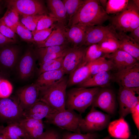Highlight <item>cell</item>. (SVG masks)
Here are the masks:
<instances>
[{
	"label": "cell",
	"instance_id": "obj_18",
	"mask_svg": "<svg viewBox=\"0 0 139 139\" xmlns=\"http://www.w3.org/2000/svg\"><path fill=\"white\" fill-rule=\"evenodd\" d=\"M103 56L111 61L117 72L130 67L138 63V61L131 55L120 49L112 53L105 55Z\"/></svg>",
	"mask_w": 139,
	"mask_h": 139
},
{
	"label": "cell",
	"instance_id": "obj_42",
	"mask_svg": "<svg viewBox=\"0 0 139 139\" xmlns=\"http://www.w3.org/2000/svg\"><path fill=\"white\" fill-rule=\"evenodd\" d=\"M13 87L11 83L5 79L0 82V98L9 97L13 91Z\"/></svg>",
	"mask_w": 139,
	"mask_h": 139
},
{
	"label": "cell",
	"instance_id": "obj_7",
	"mask_svg": "<svg viewBox=\"0 0 139 139\" xmlns=\"http://www.w3.org/2000/svg\"><path fill=\"white\" fill-rule=\"evenodd\" d=\"M24 118L18 97L0 98V123L8 124L19 122Z\"/></svg>",
	"mask_w": 139,
	"mask_h": 139
},
{
	"label": "cell",
	"instance_id": "obj_24",
	"mask_svg": "<svg viewBox=\"0 0 139 139\" xmlns=\"http://www.w3.org/2000/svg\"><path fill=\"white\" fill-rule=\"evenodd\" d=\"M119 41L120 49L127 53L139 60V44L128 36L126 33L117 32Z\"/></svg>",
	"mask_w": 139,
	"mask_h": 139
},
{
	"label": "cell",
	"instance_id": "obj_33",
	"mask_svg": "<svg viewBox=\"0 0 139 139\" xmlns=\"http://www.w3.org/2000/svg\"><path fill=\"white\" fill-rule=\"evenodd\" d=\"M129 0H108L105 11L108 14H116L123 10L127 6Z\"/></svg>",
	"mask_w": 139,
	"mask_h": 139
},
{
	"label": "cell",
	"instance_id": "obj_41",
	"mask_svg": "<svg viewBox=\"0 0 139 139\" xmlns=\"http://www.w3.org/2000/svg\"><path fill=\"white\" fill-rule=\"evenodd\" d=\"M58 20L55 18L47 15H44L39 21L36 30H40L49 28Z\"/></svg>",
	"mask_w": 139,
	"mask_h": 139
},
{
	"label": "cell",
	"instance_id": "obj_43",
	"mask_svg": "<svg viewBox=\"0 0 139 139\" xmlns=\"http://www.w3.org/2000/svg\"><path fill=\"white\" fill-rule=\"evenodd\" d=\"M37 139H63L62 132L53 128L47 129Z\"/></svg>",
	"mask_w": 139,
	"mask_h": 139
},
{
	"label": "cell",
	"instance_id": "obj_34",
	"mask_svg": "<svg viewBox=\"0 0 139 139\" xmlns=\"http://www.w3.org/2000/svg\"><path fill=\"white\" fill-rule=\"evenodd\" d=\"M64 56L61 57L45 62L39 65L38 69V75L47 71L58 70L63 68V60Z\"/></svg>",
	"mask_w": 139,
	"mask_h": 139
},
{
	"label": "cell",
	"instance_id": "obj_15",
	"mask_svg": "<svg viewBox=\"0 0 139 139\" xmlns=\"http://www.w3.org/2000/svg\"><path fill=\"white\" fill-rule=\"evenodd\" d=\"M37 58L34 50L28 49L18 62L17 70L20 78L27 79L33 74Z\"/></svg>",
	"mask_w": 139,
	"mask_h": 139
},
{
	"label": "cell",
	"instance_id": "obj_11",
	"mask_svg": "<svg viewBox=\"0 0 139 139\" xmlns=\"http://www.w3.org/2000/svg\"><path fill=\"white\" fill-rule=\"evenodd\" d=\"M106 88H100L91 106L98 107L109 115H113L117 109L115 95L112 90Z\"/></svg>",
	"mask_w": 139,
	"mask_h": 139
},
{
	"label": "cell",
	"instance_id": "obj_13",
	"mask_svg": "<svg viewBox=\"0 0 139 139\" xmlns=\"http://www.w3.org/2000/svg\"><path fill=\"white\" fill-rule=\"evenodd\" d=\"M87 47H70L64 56L63 69L65 74H70L82 63Z\"/></svg>",
	"mask_w": 139,
	"mask_h": 139
},
{
	"label": "cell",
	"instance_id": "obj_20",
	"mask_svg": "<svg viewBox=\"0 0 139 139\" xmlns=\"http://www.w3.org/2000/svg\"><path fill=\"white\" fill-rule=\"evenodd\" d=\"M67 27H65V34L68 42L71 43L72 47L84 46L86 26L75 25Z\"/></svg>",
	"mask_w": 139,
	"mask_h": 139
},
{
	"label": "cell",
	"instance_id": "obj_3",
	"mask_svg": "<svg viewBox=\"0 0 139 139\" xmlns=\"http://www.w3.org/2000/svg\"><path fill=\"white\" fill-rule=\"evenodd\" d=\"M67 81L64 77L54 85L40 89L39 99L59 112L65 110Z\"/></svg>",
	"mask_w": 139,
	"mask_h": 139
},
{
	"label": "cell",
	"instance_id": "obj_53",
	"mask_svg": "<svg viewBox=\"0 0 139 139\" xmlns=\"http://www.w3.org/2000/svg\"><path fill=\"white\" fill-rule=\"evenodd\" d=\"M0 139H7L2 134H0Z\"/></svg>",
	"mask_w": 139,
	"mask_h": 139
},
{
	"label": "cell",
	"instance_id": "obj_44",
	"mask_svg": "<svg viewBox=\"0 0 139 139\" xmlns=\"http://www.w3.org/2000/svg\"><path fill=\"white\" fill-rule=\"evenodd\" d=\"M70 47L58 53L44 55L36 57L39 62V65L44 63L65 56Z\"/></svg>",
	"mask_w": 139,
	"mask_h": 139
},
{
	"label": "cell",
	"instance_id": "obj_55",
	"mask_svg": "<svg viewBox=\"0 0 139 139\" xmlns=\"http://www.w3.org/2000/svg\"><path fill=\"white\" fill-rule=\"evenodd\" d=\"M131 139H136L134 137L132 138Z\"/></svg>",
	"mask_w": 139,
	"mask_h": 139
},
{
	"label": "cell",
	"instance_id": "obj_50",
	"mask_svg": "<svg viewBox=\"0 0 139 139\" xmlns=\"http://www.w3.org/2000/svg\"><path fill=\"white\" fill-rule=\"evenodd\" d=\"M132 1L135 5L138 8H139V0H133Z\"/></svg>",
	"mask_w": 139,
	"mask_h": 139
},
{
	"label": "cell",
	"instance_id": "obj_56",
	"mask_svg": "<svg viewBox=\"0 0 139 139\" xmlns=\"http://www.w3.org/2000/svg\"><path fill=\"white\" fill-rule=\"evenodd\" d=\"M31 139L30 138H25L24 139Z\"/></svg>",
	"mask_w": 139,
	"mask_h": 139
},
{
	"label": "cell",
	"instance_id": "obj_2",
	"mask_svg": "<svg viewBox=\"0 0 139 139\" xmlns=\"http://www.w3.org/2000/svg\"><path fill=\"white\" fill-rule=\"evenodd\" d=\"M100 88L79 87L69 90L66 93V109L76 111L80 114L84 112Z\"/></svg>",
	"mask_w": 139,
	"mask_h": 139
},
{
	"label": "cell",
	"instance_id": "obj_52",
	"mask_svg": "<svg viewBox=\"0 0 139 139\" xmlns=\"http://www.w3.org/2000/svg\"><path fill=\"white\" fill-rule=\"evenodd\" d=\"M95 139H111V138L110 136H108L102 138H100L98 137L96 138Z\"/></svg>",
	"mask_w": 139,
	"mask_h": 139
},
{
	"label": "cell",
	"instance_id": "obj_26",
	"mask_svg": "<svg viewBox=\"0 0 139 139\" xmlns=\"http://www.w3.org/2000/svg\"><path fill=\"white\" fill-rule=\"evenodd\" d=\"M48 7L50 11L49 15L58 20V23L65 26L67 20L64 4L60 0H48L46 1Z\"/></svg>",
	"mask_w": 139,
	"mask_h": 139
},
{
	"label": "cell",
	"instance_id": "obj_29",
	"mask_svg": "<svg viewBox=\"0 0 139 139\" xmlns=\"http://www.w3.org/2000/svg\"><path fill=\"white\" fill-rule=\"evenodd\" d=\"M90 70L91 75L101 72L115 70L111 61L102 56L90 62Z\"/></svg>",
	"mask_w": 139,
	"mask_h": 139
},
{
	"label": "cell",
	"instance_id": "obj_25",
	"mask_svg": "<svg viewBox=\"0 0 139 139\" xmlns=\"http://www.w3.org/2000/svg\"><path fill=\"white\" fill-rule=\"evenodd\" d=\"M90 62L82 63L70 74L67 86L78 85L84 81L90 75Z\"/></svg>",
	"mask_w": 139,
	"mask_h": 139
},
{
	"label": "cell",
	"instance_id": "obj_46",
	"mask_svg": "<svg viewBox=\"0 0 139 139\" xmlns=\"http://www.w3.org/2000/svg\"><path fill=\"white\" fill-rule=\"evenodd\" d=\"M131 114L135 125L139 130V103L133 109Z\"/></svg>",
	"mask_w": 139,
	"mask_h": 139
},
{
	"label": "cell",
	"instance_id": "obj_38",
	"mask_svg": "<svg viewBox=\"0 0 139 139\" xmlns=\"http://www.w3.org/2000/svg\"><path fill=\"white\" fill-rule=\"evenodd\" d=\"M44 15L21 16L20 21L30 31H32L36 29L39 21Z\"/></svg>",
	"mask_w": 139,
	"mask_h": 139
},
{
	"label": "cell",
	"instance_id": "obj_37",
	"mask_svg": "<svg viewBox=\"0 0 139 139\" xmlns=\"http://www.w3.org/2000/svg\"><path fill=\"white\" fill-rule=\"evenodd\" d=\"M63 139H95L99 137L96 132L82 133L65 131L62 132Z\"/></svg>",
	"mask_w": 139,
	"mask_h": 139
},
{
	"label": "cell",
	"instance_id": "obj_48",
	"mask_svg": "<svg viewBox=\"0 0 139 139\" xmlns=\"http://www.w3.org/2000/svg\"><path fill=\"white\" fill-rule=\"evenodd\" d=\"M128 36L139 44V27L130 32Z\"/></svg>",
	"mask_w": 139,
	"mask_h": 139
},
{
	"label": "cell",
	"instance_id": "obj_14",
	"mask_svg": "<svg viewBox=\"0 0 139 139\" xmlns=\"http://www.w3.org/2000/svg\"><path fill=\"white\" fill-rule=\"evenodd\" d=\"M2 47L0 50V72L5 75L17 64L19 50L17 47L10 45Z\"/></svg>",
	"mask_w": 139,
	"mask_h": 139
},
{
	"label": "cell",
	"instance_id": "obj_27",
	"mask_svg": "<svg viewBox=\"0 0 139 139\" xmlns=\"http://www.w3.org/2000/svg\"><path fill=\"white\" fill-rule=\"evenodd\" d=\"M108 127L109 133L115 137L126 138L129 135V126L124 118H120L110 122Z\"/></svg>",
	"mask_w": 139,
	"mask_h": 139
},
{
	"label": "cell",
	"instance_id": "obj_23",
	"mask_svg": "<svg viewBox=\"0 0 139 139\" xmlns=\"http://www.w3.org/2000/svg\"><path fill=\"white\" fill-rule=\"evenodd\" d=\"M65 74L63 68L45 72L38 75L35 83L40 87V89L47 88L61 80Z\"/></svg>",
	"mask_w": 139,
	"mask_h": 139
},
{
	"label": "cell",
	"instance_id": "obj_31",
	"mask_svg": "<svg viewBox=\"0 0 139 139\" xmlns=\"http://www.w3.org/2000/svg\"><path fill=\"white\" fill-rule=\"evenodd\" d=\"M101 51L105 55L112 53L119 49V41L116 37H108L98 44Z\"/></svg>",
	"mask_w": 139,
	"mask_h": 139
},
{
	"label": "cell",
	"instance_id": "obj_54",
	"mask_svg": "<svg viewBox=\"0 0 139 139\" xmlns=\"http://www.w3.org/2000/svg\"><path fill=\"white\" fill-rule=\"evenodd\" d=\"M4 127L3 126H0V134H2V132Z\"/></svg>",
	"mask_w": 139,
	"mask_h": 139
},
{
	"label": "cell",
	"instance_id": "obj_30",
	"mask_svg": "<svg viewBox=\"0 0 139 139\" xmlns=\"http://www.w3.org/2000/svg\"><path fill=\"white\" fill-rule=\"evenodd\" d=\"M8 8L3 16L0 19L16 33V29L19 21V14L14 9Z\"/></svg>",
	"mask_w": 139,
	"mask_h": 139
},
{
	"label": "cell",
	"instance_id": "obj_12",
	"mask_svg": "<svg viewBox=\"0 0 139 139\" xmlns=\"http://www.w3.org/2000/svg\"><path fill=\"white\" fill-rule=\"evenodd\" d=\"M113 80L119 87L124 88L139 87V64L116 72L112 75Z\"/></svg>",
	"mask_w": 139,
	"mask_h": 139
},
{
	"label": "cell",
	"instance_id": "obj_51",
	"mask_svg": "<svg viewBox=\"0 0 139 139\" xmlns=\"http://www.w3.org/2000/svg\"><path fill=\"white\" fill-rule=\"evenodd\" d=\"M5 76L0 72V82L2 79H5Z\"/></svg>",
	"mask_w": 139,
	"mask_h": 139
},
{
	"label": "cell",
	"instance_id": "obj_5",
	"mask_svg": "<svg viewBox=\"0 0 139 139\" xmlns=\"http://www.w3.org/2000/svg\"><path fill=\"white\" fill-rule=\"evenodd\" d=\"M81 115L73 110L66 109L45 118V122L65 131L81 133L80 127L83 120Z\"/></svg>",
	"mask_w": 139,
	"mask_h": 139
},
{
	"label": "cell",
	"instance_id": "obj_16",
	"mask_svg": "<svg viewBox=\"0 0 139 139\" xmlns=\"http://www.w3.org/2000/svg\"><path fill=\"white\" fill-rule=\"evenodd\" d=\"M40 87L34 83L22 88L18 94L20 106L23 110L32 106L39 99Z\"/></svg>",
	"mask_w": 139,
	"mask_h": 139
},
{
	"label": "cell",
	"instance_id": "obj_32",
	"mask_svg": "<svg viewBox=\"0 0 139 139\" xmlns=\"http://www.w3.org/2000/svg\"><path fill=\"white\" fill-rule=\"evenodd\" d=\"M104 55L98 44L90 45L87 47L82 63H89Z\"/></svg>",
	"mask_w": 139,
	"mask_h": 139
},
{
	"label": "cell",
	"instance_id": "obj_17",
	"mask_svg": "<svg viewBox=\"0 0 139 139\" xmlns=\"http://www.w3.org/2000/svg\"><path fill=\"white\" fill-rule=\"evenodd\" d=\"M58 112L39 99L31 107L23 111V116L24 118L42 120Z\"/></svg>",
	"mask_w": 139,
	"mask_h": 139
},
{
	"label": "cell",
	"instance_id": "obj_39",
	"mask_svg": "<svg viewBox=\"0 0 139 139\" xmlns=\"http://www.w3.org/2000/svg\"><path fill=\"white\" fill-rule=\"evenodd\" d=\"M56 25V24H54L49 28L40 30H35L32 31L34 44L40 43L45 41L51 34Z\"/></svg>",
	"mask_w": 139,
	"mask_h": 139
},
{
	"label": "cell",
	"instance_id": "obj_8",
	"mask_svg": "<svg viewBox=\"0 0 139 139\" xmlns=\"http://www.w3.org/2000/svg\"><path fill=\"white\" fill-rule=\"evenodd\" d=\"M7 7L15 10L21 16L49 14L43 1L38 0H9Z\"/></svg>",
	"mask_w": 139,
	"mask_h": 139
},
{
	"label": "cell",
	"instance_id": "obj_36",
	"mask_svg": "<svg viewBox=\"0 0 139 139\" xmlns=\"http://www.w3.org/2000/svg\"><path fill=\"white\" fill-rule=\"evenodd\" d=\"M68 44L59 46L36 48L34 51L36 57L44 55L58 53L70 48L68 45Z\"/></svg>",
	"mask_w": 139,
	"mask_h": 139
},
{
	"label": "cell",
	"instance_id": "obj_21",
	"mask_svg": "<svg viewBox=\"0 0 139 139\" xmlns=\"http://www.w3.org/2000/svg\"><path fill=\"white\" fill-rule=\"evenodd\" d=\"M113 80L110 71L101 72L90 75L84 81L78 85L79 87L105 88L109 86Z\"/></svg>",
	"mask_w": 139,
	"mask_h": 139
},
{
	"label": "cell",
	"instance_id": "obj_49",
	"mask_svg": "<svg viewBox=\"0 0 139 139\" xmlns=\"http://www.w3.org/2000/svg\"><path fill=\"white\" fill-rule=\"evenodd\" d=\"M99 1L103 8L105 10L108 1L107 0H99Z\"/></svg>",
	"mask_w": 139,
	"mask_h": 139
},
{
	"label": "cell",
	"instance_id": "obj_10",
	"mask_svg": "<svg viewBox=\"0 0 139 139\" xmlns=\"http://www.w3.org/2000/svg\"><path fill=\"white\" fill-rule=\"evenodd\" d=\"M111 37L118 39L117 32L110 24L106 26L97 25L86 26V36L84 46L98 44Z\"/></svg>",
	"mask_w": 139,
	"mask_h": 139
},
{
	"label": "cell",
	"instance_id": "obj_22",
	"mask_svg": "<svg viewBox=\"0 0 139 139\" xmlns=\"http://www.w3.org/2000/svg\"><path fill=\"white\" fill-rule=\"evenodd\" d=\"M19 122L31 139H37L44 132L42 120L24 118Z\"/></svg>",
	"mask_w": 139,
	"mask_h": 139
},
{
	"label": "cell",
	"instance_id": "obj_6",
	"mask_svg": "<svg viewBox=\"0 0 139 139\" xmlns=\"http://www.w3.org/2000/svg\"><path fill=\"white\" fill-rule=\"evenodd\" d=\"M110 115L104 113L92 106L83 118L80 127L81 133L96 132L106 128L110 122Z\"/></svg>",
	"mask_w": 139,
	"mask_h": 139
},
{
	"label": "cell",
	"instance_id": "obj_35",
	"mask_svg": "<svg viewBox=\"0 0 139 139\" xmlns=\"http://www.w3.org/2000/svg\"><path fill=\"white\" fill-rule=\"evenodd\" d=\"M82 0H63L66 11L68 24L83 2Z\"/></svg>",
	"mask_w": 139,
	"mask_h": 139
},
{
	"label": "cell",
	"instance_id": "obj_9",
	"mask_svg": "<svg viewBox=\"0 0 139 139\" xmlns=\"http://www.w3.org/2000/svg\"><path fill=\"white\" fill-rule=\"evenodd\" d=\"M118 99L120 118L124 119L139 103V87H119Z\"/></svg>",
	"mask_w": 139,
	"mask_h": 139
},
{
	"label": "cell",
	"instance_id": "obj_4",
	"mask_svg": "<svg viewBox=\"0 0 139 139\" xmlns=\"http://www.w3.org/2000/svg\"><path fill=\"white\" fill-rule=\"evenodd\" d=\"M111 25L118 32L126 33L139 27V8L129 0L125 8L120 13L110 16Z\"/></svg>",
	"mask_w": 139,
	"mask_h": 139
},
{
	"label": "cell",
	"instance_id": "obj_19",
	"mask_svg": "<svg viewBox=\"0 0 139 139\" xmlns=\"http://www.w3.org/2000/svg\"><path fill=\"white\" fill-rule=\"evenodd\" d=\"M66 26L57 22L51 34L44 41L35 44L37 48L62 45L68 43L65 34Z\"/></svg>",
	"mask_w": 139,
	"mask_h": 139
},
{
	"label": "cell",
	"instance_id": "obj_40",
	"mask_svg": "<svg viewBox=\"0 0 139 139\" xmlns=\"http://www.w3.org/2000/svg\"><path fill=\"white\" fill-rule=\"evenodd\" d=\"M16 33L24 41L34 44L31 32L20 21L18 24Z\"/></svg>",
	"mask_w": 139,
	"mask_h": 139
},
{
	"label": "cell",
	"instance_id": "obj_47",
	"mask_svg": "<svg viewBox=\"0 0 139 139\" xmlns=\"http://www.w3.org/2000/svg\"><path fill=\"white\" fill-rule=\"evenodd\" d=\"M18 41L7 37L0 32V47H3L16 43Z\"/></svg>",
	"mask_w": 139,
	"mask_h": 139
},
{
	"label": "cell",
	"instance_id": "obj_28",
	"mask_svg": "<svg viewBox=\"0 0 139 139\" xmlns=\"http://www.w3.org/2000/svg\"><path fill=\"white\" fill-rule=\"evenodd\" d=\"M2 134L7 139L30 138L19 122L8 124L7 126L4 127Z\"/></svg>",
	"mask_w": 139,
	"mask_h": 139
},
{
	"label": "cell",
	"instance_id": "obj_1",
	"mask_svg": "<svg viewBox=\"0 0 139 139\" xmlns=\"http://www.w3.org/2000/svg\"><path fill=\"white\" fill-rule=\"evenodd\" d=\"M110 18L99 0H84L67 27L75 25H102Z\"/></svg>",
	"mask_w": 139,
	"mask_h": 139
},
{
	"label": "cell",
	"instance_id": "obj_45",
	"mask_svg": "<svg viewBox=\"0 0 139 139\" xmlns=\"http://www.w3.org/2000/svg\"><path fill=\"white\" fill-rule=\"evenodd\" d=\"M0 32L4 36L17 40V36L0 19Z\"/></svg>",
	"mask_w": 139,
	"mask_h": 139
}]
</instances>
